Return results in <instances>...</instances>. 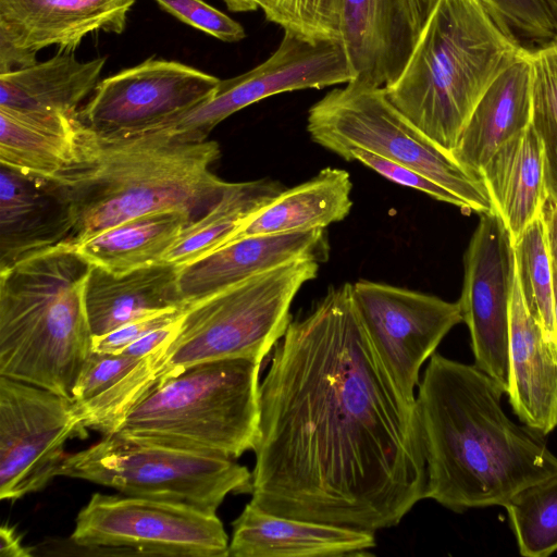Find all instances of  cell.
<instances>
[{"mask_svg": "<svg viewBox=\"0 0 557 557\" xmlns=\"http://www.w3.org/2000/svg\"><path fill=\"white\" fill-rule=\"evenodd\" d=\"M481 1L496 18L512 30L534 40L554 39V26L541 0Z\"/></svg>", "mask_w": 557, "mask_h": 557, "instance_id": "obj_37", "label": "cell"}, {"mask_svg": "<svg viewBox=\"0 0 557 557\" xmlns=\"http://www.w3.org/2000/svg\"><path fill=\"white\" fill-rule=\"evenodd\" d=\"M311 139L342 157L363 148L411 168L460 198L469 212H495L480 173L462 166L418 129L389 101L384 87L350 81L315 102L308 112Z\"/></svg>", "mask_w": 557, "mask_h": 557, "instance_id": "obj_8", "label": "cell"}, {"mask_svg": "<svg viewBox=\"0 0 557 557\" xmlns=\"http://www.w3.org/2000/svg\"><path fill=\"white\" fill-rule=\"evenodd\" d=\"M418 36L406 0H343L341 41L352 81L375 87L394 83Z\"/></svg>", "mask_w": 557, "mask_h": 557, "instance_id": "obj_20", "label": "cell"}, {"mask_svg": "<svg viewBox=\"0 0 557 557\" xmlns=\"http://www.w3.org/2000/svg\"><path fill=\"white\" fill-rule=\"evenodd\" d=\"M33 553L30 548L22 545L21 536L14 527L9 523L0 529V556L1 557H28Z\"/></svg>", "mask_w": 557, "mask_h": 557, "instance_id": "obj_41", "label": "cell"}, {"mask_svg": "<svg viewBox=\"0 0 557 557\" xmlns=\"http://www.w3.org/2000/svg\"><path fill=\"white\" fill-rule=\"evenodd\" d=\"M355 78L339 39H311L284 30L269 59L233 78L221 79L213 96L161 129L186 141H205L235 112L268 97L299 89L347 84Z\"/></svg>", "mask_w": 557, "mask_h": 557, "instance_id": "obj_14", "label": "cell"}, {"mask_svg": "<svg viewBox=\"0 0 557 557\" xmlns=\"http://www.w3.org/2000/svg\"><path fill=\"white\" fill-rule=\"evenodd\" d=\"M374 533L270 513L250 502L233 522L227 557L363 556Z\"/></svg>", "mask_w": 557, "mask_h": 557, "instance_id": "obj_22", "label": "cell"}, {"mask_svg": "<svg viewBox=\"0 0 557 557\" xmlns=\"http://www.w3.org/2000/svg\"><path fill=\"white\" fill-rule=\"evenodd\" d=\"M532 98L531 50L522 48L476 103L451 151L455 160L480 173L503 144L531 125Z\"/></svg>", "mask_w": 557, "mask_h": 557, "instance_id": "obj_23", "label": "cell"}, {"mask_svg": "<svg viewBox=\"0 0 557 557\" xmlns=\"http://www.w3.org/2000/svg\"><path fill=\"white\" fill-rule=\"evenodd\" d=\"M504 394L474 364L431 357L416 396L425 498L455 512L504 506L557 474V456L541 434L507 417Z\"/></svg>", "mask_w": 557, "mask_h": 557, "instance_id": "obj_2", "label": "cell"}, {"mask_svg": "<svg viewBox=\"0 0 557 557\" xmlns=\"http://www.w3.org/2000/svg\"><path fill=\"white\" fill-rule=\"evenodd\" d=\"M282 190L278 183L268 178L230 183L220 199L185 227L163 261L180 268L214 251Z\"/></svg>", "mask_w": 557, "mask_h": 557, "instance_id": "obj_29", "label": "cell"}, {"mask_svg": "<svg viewBox=\"0 0 557 557\" xmlns=\"http://www.w3.org/2000/svg\"><path fill=\"white\" fill-rule=\"evenodd\" d=\"M522 48L481 0H437L386 96L451 154L476 103Z\"/></svg>", "mask_w": 557, "mask_h": 557, "instance_id": "obj_4", "label": "cell"}, {"mask_svg": "<svg viewBox=\"0 0 557 557\" xmlns=\"http://www.w3.org/2000/svg\"><path fill=\"white\" fill-rule=\"evenodd\" d=\"M140 359L122 352L91 350L75 380L72 399L82 404L96 397L127 374Z\"/></svg>", "mask_w": 557, "mask_h": 557, "instance_id": "obj_35", "label": "cell"}, {"mask_svg": "<svg viewBox=\"0 0 557 557\" xmlns=\"http://www.w3.org/2000/svg\"><path fill=\"white\" fill-rule=\"evenodd\" d=\"M106 58L79 61L74 51L0 74V110L45 126L75 133L81 103L94 92Z\"/></svg>", "mask_w": 557, "mask_h": 557, "instance_id": "obj_16", "label": "cell"}, {"mask_svg": "<svg viewBox=\"0 0 557 557\" xmlns=\"http://www.w3.org/2000/svg\"><path fill=\"white\" fill-rule=\"evenodd\" d=\"M261 362L196 364L145 397L114 434L236 459L258 441Z\"/></svg>", "mask_w": 557, "mask_h": 557, "instance_id": "obj_6", "label": "cell"}, {"mask_svg": "<svg viewBox=\"0 0 557 557\" xmlns=\"http://www.w3.org/2000/svg\"><path fill=\"white\" fill-rule=\"evenodd\" d=\"M181 317L170 324L149 332L139 339L129 344L121 352L136 358H144L156 352L164 345L171 343L178 330Z\"/></svg>", "mask_w": 557, "mask_h": 557, "instance_id": "obj_39", "label": "cell"}, {"mask_svg": "<svg viewBox=\"0 0 557 557\" xmlns=\"http://www.w3.org/2000/svg\"><path fill=\"white\" fill-rule=\"evenodd\" d=\"M508 399L542 436L557 428V352L528 310L517 277L509 305Z\"/></svg>", "mask_w": 557, "mask_h": 557, "instance_id": "obj_21", "label": "cell"}, {"mask_svg": "<svg viewBox=\"0 0 557 557\" xmlns=\"http://www.w3.org/2000/svg\"><path fill=\"white\" fill-rule=\"evenodd\" d=\"M480 174L495 212L515 242L540 216L547 197L543 146L533 127L530 125L503 144Z\"/></svg>", "mask_w": 557, "mask_h": 557, "instance_id": "obj_26", "label": "cell"}, {"mask_svg": "<svg viewBox=\"0 0 557 557\" xmlns=\"http://www.w3.org/2000/svg\"><path fill=\"white\" fill-rule=\"evenodd\" d=\"M268 21L311 39H339L343 0H257Z\"/></svg>", "mask_w": 557, "mask_h": 557, "instance_id": "obj_33", "label": "cell"}, {"mask_svg": "<svg viewBox=\"0 0 557 557\" xmlns=\"http://www.w3.org/2000/svg\"><path fill=\"white\" fill-rule=\"evenodd\" d=\"M71 541L86 549L227 557L228 536L216 512L181 503L94 493L79 510Z\"/></svg>", "mask_w": 557, "mask_h": 557, "instance_id": "obj_10", "label": "cell"}, {"mask_svg": "<svg viewBox=\"0 0 557 557\" xmlns=\"http://www.w3.org/2000/svg\"><path fill=\"white\" fill-rule=\"evenodd\" d=\"M458 300L469 329L474 366L505 394L509 380V305L516 281L512 237L496 212L480 214L463 259Z\"/></svg>", "mask_w": 557, "mask_h": 557, "instance_id": "obj_15", "label": "cell"}, {"mask_svg": "<svg viewBox=\"0 0 557 557\" xmlns=\"http://www.w3.org/2000/svg\"><path fill=\"white\" fill-rule=\"evenodd\" d=\"M84 132L85 126L63 132L0 110V164L57 182L81 162Z\"/></svg>", "mask_w": 557, "mask_h": 557, "instance_id": "obj_28", "label": "cell"}, {"mask_svg": "<svg viewBox=\"0 0 557 557\" xmlns=\"http://www.w3.org/2000/svg\"><path fill=\"white\" fill-rule=\"evenodd\" d=\"M437 0H406L413 24L421 28Z\"/></svg>", "mask_w": 557, "mask_h": 557, "instance_id": "obj_42", "label": "cell"}, {"mask_svg": "<svg viewBox=\"0 0 557 557\" xmlns=\"http://www.w3.org/2000/svg\"><path fill=\"white\" fill-rule=\"evenodd\" d=\"M351 295L385 372L403 398L414 406L422 364L462 322L459 302L367 280L351 284Z\"/></svg>", "mask_w": 557, "mask_h": 557, "instance_id": "obj_12", "label": "cell"}, {"mask_svg": "<svg viewBox=\"0 0 557 557\" xmlns=\"http://www.w3.org/2000/svg\"><path fill=\"white\" fill-rule=\"evenodd\" d=\"M181 22L225 42L245 38L244 27L203 0H154Z\"/></svg>", "mask_w": 557, "mask_h": 557, "instance_id": "obj_36", "label": "cell"}, {"mask_svg": "<svg viewBox=\"0 0 557 557\" xmlns=\"http://www.w3.org/2000/svg\"><path fill=\"white\" fill-rule=\"evenodd\" d=\"M177 278L178 267L165 261L120 275L91 265L85 307L92 337L148 315L186 309Z\"/></svg>", "mask_w": 557, "mask_h": 557, "instance_id": "obj_24", "label": "cell"}, {"mask_svg": "<svg viewBox=\"0 0 557 557\" xmlns=\"http://www.w3.org/2000/svg\"><path fill=\"white\" fill-rule=\"evenodd\" d=\"M196 218L163 210L126 220L73 247L91 265L120 275L163 262L166 252Z\"/></svg>", "mask_w": 557, "mask_h": 557, "instance_id": "obj_27", "label": "cell"}, {"mask_svg": "<svg viewBox=\"0 0 557 557\" xmlns=\"http://www.w3.org/2000/svg\"><path fill=\"white\" fill-rule=\"evenodd\" d=\"M319 267L314 260H296L188 306L171 343L151 354L158 387L199 363L262 361L284 336L292 302Z\"/></svg>", "mask_w": 557, "mask_h": 557, "instance_id": "obj_7", "label": "cell"}, {"mask_svg": "<svg viewBox=\"0 0 557 557\" xmlns=\"http://www.w3.org/2000/svg\"><path fill=\"white\" fill-rule=\"evenodd\" d=\"M351 190L348 172L324 168L311 180L283 189L251 214L224 245L248 236L325 230L349 214Z\"/></svg>", "mask_w": 557, "mask_h": 557, "instance_id": "obj_25", "label": "cell"}, {"mask_svg": "<svg viewBox=\"0 0 557 557\" xmlns=\"http://www.w3.org/2000/svg\"><path fill=\"white\" fill-rule=\"evenodd\" d=\"M58 476L209 512H216L228 494H251L252 486L251 472L233 458L120 434L66 454Z\"/></svg>", "mask_w": 557, "mask_h": 557, "instance_id": "obj_9", "label": "cell"}, {"mask_svg": "<svg viewBox=\"0 0 557 557\" xmlns=\"http://www.w3.org/2000/svg\"><path fill=\"white\" fill-rule=\"evenodd\" d=\"M74 436L85 438L87 430L71 397L0 376V498L15 502L45 488Z\"/></svg>", "mask_w": 557, "mask_h": 557, "instance_id": "obj_11", "label": "cell"}, {"mask_svg": "<svg viewBox=\"0 0 557 557\" xmlns=\"http://www.w3.org/2000/svg\"><path fill=\"white\" fill-rule=\"evenodd\" d=\"M513 253L516 277L524 304L557 352L554 277L540 216L513 242Z\"/></svg>", "mask_w": 557, "mask_h": 557, "instance_id": "obj_30", "label": "cell"}, {"mask_svg": "<svg viewBox=\"0 0 557 557\" xmlns=\"http://www.w3.org/2000/svg\"><path fill=\"white\" fill-rule=\"evenodd\" d=\"M220 82L189 65L151 58L100 81L77 117L101 138L158 131L210 99Z\"/></svg>", "mask_w": 557, "mask_h": 557, "instance_id": "obj_13", "label": "cell"}, {"mask_svg": "<svg viewBox=\"0 0 557 557\" xmlns=\"http://www.w3.org/2000/svg\"><path fill=\"white\" fill-rule=\"evenodd\" d=\"M69 203L51 182L0 164V271L66 244Z\"/></svg>", "mask_w": 557, "mask_h": 557, "instance_id": "obj_19", "label": "cell"}, {"mask_svg": "<svg viewBox=\"0 0 557 557\" xmlns=\"http://www.w3.org/2000/svg\"><path fill=\"white\" fill-rule=\"evenodd\" d=\"M184 310L185 309L171 310L148 315L123 324L107 334L94 336L91 350L107 354H119L129 344L139 339L149 332L177 320Z\"/></svg>", "mask_w": 557, "mask_h": 557, "instance_id": "obj_38", "label": "cell"}, {"mask_svg": "<svg viewBox=\"0 0 557 557\" xmlns=\"http://www.w3.org/2000/svg\"><path fill=\"white\" fill-rule=\"evenodd\" d=\"M233 12H249L257 10V0H222Z\"/></svg>", "mask_w": 557, "mask_h": 557, "instance_id": "obj_43", "label": "cell"}, {"mask_svg": "<svg viewBox=\"0 0 557 557\" xmlns=\"http://www.w3.org/2000/svg\"><path fill=\"white\" fill-rule=\"evenodd\" d=\"M135 0H0V39L37 53L74 51L91 33L121 34Z\"/></svg>", "mask_w": 557, "mask_h": 557, "instance_id": "obj_18", "label": "cell"}, {"mask_svg": "<svg viewBox=\"0 0 557 557\" xmlns=\"http://www.w3.org/2000/svg\"><path fill=\"white\" fill-rule=\"evenodd\" d=\"M90 269L62 244L0 271V376L72 398L91 351L85 307Z\"/></svg>", "mask_w": 557, "mask_h": 557, "instance_id": "obj_5", "label": "cell"}, {"mask_svg": "<svg viewBox=\"0 0 557 557\" xmlns=\"http://www.w3.org/2000/svg\"><path fill=\"white\" fill-rule=\"evenodd\" d=\"M503 507L522 556L546 557L557 550V474L522 488Z\"/></svg>", "mask_w": 557, "mask_h": 557, "instance_id": "obj_31", "label": "cell"}, {"mask_svg": "<svg viewBox=\"0 0 557 557\" xmlns=\"http://www.w3.org/2000/svg\"><path fill=\"white\" fill-rule=\"evenodd\" d=\"M342 158L346 161H359L394 183L417 189L435 200L450 203L460 208L463 212H469L466 203L460 198L411 168L359 147L349 148L343 153Z\"/></svg>", "mask_w": 557, "mask_h": 557, "instance_id": "obj_34", "label": "cell"}, {"mask_svg": "<svg viewBox=\"0 0 557 557\" xmlns=\"http://www.w3.org/2000/svg\"><path fill=\"white\" fill-rule=\"evenodd\" d=\"M540 218L543 224L555 285L557 284V201L547 196L542 205Z\"/></svg>", "mask_w": 557, "mask_h": 557, "instance_id": "obj_40", "label": "cell"}, {"mask_svg": "<svg viewBox=\"0 0 557 557\" xmlns=\"http://www.w3.org/2000/svg\"><path fill=\"white\" fill-rule=\"evenodd\" d=\"M533 98L531 126L543 146L547 196L557 201V39L531 51Z\"/></svg>", "mask_w": 557, "mask_h": 557, "instance_id": "obj_32", "label": "cell"}, {"mask_svg": "<svg viewBox=\"0 0 557 557\" xmlns=\"http://www.w3.org/2000/svg\"><path fill=\"white\" fill-rule=\"evenodd\" d=\"M81 162L51 182L70 206L74 246L126 220L163 210L208 211L230 185L210 168L214 140L186 141L165 129L101 138L85 127Z\"/></svg>", "mask_w": 557, "mask_h": 557, "instance_id": "obj_3", "label": "cell"}, {"mask_svg": "<svg viewBox=\"0 0 557 557\" xmlns=\"http://www.w3.org/2000/svg\"><path fill=\"white\" fill-rule=\"evenodd\" d=\"M259 400L250 503L260 509L374 533L425 498L416 405L380 362L351 283L292 320Z\"/></svg>", "mask_w": 557, "mask_h": 557, "instance_id": "obj_1", "label": "cell"}, {"mask_svg": "<svg viewBox=\"0 0 557 557\" xmlns=\"http://www.w3.org/2000/svg\"><path fill=\"white\" fill-rule=\"evenodd\" d=\"M329 251L324 230L244 237L180 267V296L187 308L255 275L296 260L325 262Z\"/></svg>", "mask_w": 557, "mask_h": 557, "instance_id": "obj_17", "label": "cell"}, {"mask_svg": "<svg viewBox=\"0 0 557 557\" xmlns=\"http://www.w3.org/2000/svg\"><path fill=\"white\" fill-rule=\"evenodd\" d=\"M554 315H555L556 348H557V284L554 285Z\"/></svg>", "mask_w": 557, "mask_h": 557, "instance_id": "obj_44", "label": "cell"}]
</instances>
